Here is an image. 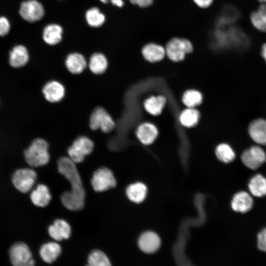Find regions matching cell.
I'll use <instances>...</instances> for the list:
<instances>
[{
	"mask_svg": "<svg viewBox=\"0 0 266 266\" xmlns=\"http://www.w3.org/2000/svg\"><path fill=\"white\" fill-rule=\"evenodd\" d=\"M91 184L96 192H103L115 187L116 181L112 172L108 168L102 167L94 172Z\"/></svg>",
	"mask_w": 266,
	"mask_h": 266,
	"instance_id": "8",
	"label": "cell"
},
{
	"mask_svg": "<svg viewBox=\"0 0 266 266\" xmlns=\"http://www.w3.org/2000/svg\"><path fill=\"white\" fill-rule=\"evenodd\" d=\"M89 125L93 130L100 129L104 133L111 132L115 127V123L108 112L102 107H97L92 112Z\"/></svg>",
	"mask_w": 266,
	"mask_h": 266,
	"instance_id": "6",
	"label": "cell"
},
{
	"mask_svg": "<svg viewBox=\"0 0 266 266\" xmlns=\"http://www.w3.org/2000/svg\"><path fill=\"white\" fill-rule=\"evenodd\" d=\"M158 133L156 127L149 123L139 125L136 132V136L139 140L146 145L152 143L156 138Z\"/></svg>",
	"mask_w": 266,
	"mask_h": 266,
	"instance_id": "20",
	"label": "cell"
},
{
	"mask_svg": "<svg viewBox=\"0 0 266 266\" xmlns=\"http://www.w3.org/2000/svg\"><path fill=\"white\" fill-rule=\"evenodd\" d=\"M50 236L57 241L67 239L71 233V228L68 223L64 220L57 219L48 228Z\"/></svg>",
	"mask_w": 266,
	"mask_h": 266,
	"instance_id": "16",
	"label": "cell"
},
{
	"mask_svg": "<svg viewBox=\"0 0 266 266\" xmlns=\"http://www.w3.org/2000/svg\"><path fill=\"white\" fill-rule=\"evenodd\" d=\"M29 60L28 51L23 45H17L10 52L9 63L14 68H20L25 66Z\"/></svg>",
	"mask_w": 266,
	"mask_h": 266,
	"instance_id": "18",
	"label": "cell"
},
{
	"mask_svg": "<svg viewBox=\"0 0 266 266\" xmlns=\"http://www.w3.org/2000/svg\"><path fill=\"white\" fill-rule=\"evenodd\" d=\"M10 261L14 266H32L34 265L32 252L28 246L23 242L13 244L9 250Z\"/></svg>",
	"mask_w": 266,
	"mask_h": 266,
	"instance_id": "5",
	"label": "cell"
},
{
	"mask_svg": "<svg viewBox=\"0 0 266 266\" xmlns=\"http://www.w3.org/2000/svg\"><path fill=\"white\" fill-rule=\"evenodd\" d=\"M10 28L8 19L4 17H0V36L7 34Z\"/></svg>",
	"mask_w": 266,
	"mask_h": 266,
	"instance_id": "34",
	"label": "cell"
},
{
	"mask_svg": "<svg viewBox=\"0 0 266 266\" xmlns=\"http://www.w3.org/2000/svg\"><path fill=\"white\" fill-rule=\"evenodd\" d=\"M257 246L260 250L266 252V228L257 235Z\"/></svg>",
	"mask_w": 266,
	"mask_h": 266,
	"instance_id": "33",
	"label": "cell"
},
{
	"mask_svg": "<svg viewBox=\"0 0 266 266\" xmlns=\"http://www.w3.org/2000/svg\"><path fill=\"white\" fill-rule=\"evenodd\" d=\"M147 193V188L142 183H136L129 186L126 189V194L131 201L140 203L145 199Z\"/></svg>",
	"mask_w": 266,
	"mask_h": 266,
	"instance_id": "27",
	"label": "cell"
},
{
	"mask_svg": "<svg viewBox=\"0 0 266 266\" xmlns=\"http://www.w3.org/2000/svg\"><path fill=\"white\" fill-rule=\"evenodd\" d=\"M37 178L35 171L30 168L17 169L11 177L14 187L23 193L29 192L33 188Z\"/></svg>",
	"mask_w": 266,
	"mask_h": 266,
	"instance_id": "7",
	"label": "cell"
},
{
	"mask_svg": "<svg viewBox=\"0 0 266 266\" xmlns=\"http://www.w3.org/2000/svg\"><path fill=\"white\" fill-rule=\"evenodd\" d=\"M19 13L23 19L31 23L40 20L45 14L42 4L36 0L23 1L20 7Z\"/></svg>",
	"mask_w": 266,
	"mask_h": 266,
	"instance_id": "9",
	"label": "cell"
},
{
	"mask_svg": "<svg viewBox=\"0 0 266 266\" xmlns=\"http://www.w3.org/2000/svg\"><path fill=\"white\" fill-rule=\"evenodd\" d=\"M74 163L68 157L63 156L57 162L58 170L70 183L71 189L61 197L62 202L67 209L72 211L82 209L85 203V191Z\"/></svg>",
	"mask_w": 266,
	"mask_h": 266,
	"instance_id": "1",
	"label": "cell"
},
{
	"mask_svg": "<svg viewBox=\"0 0 266 266\" xmlns=\"http://www.w3.org/2000/svg\"><path fill=\"white\" fill-rule=\"evenodd\" d=\"M160 243L158 235L152 232H146L142 233L138 242L140 249L147 253L156 252L159 249Z\"/></svg>",
	"mask_w": 266,
	"mask_h": 266,
	"instance_id": "14",
	"label": "cell"
},
{
	"mask_svg": "<svg viewBox=\"0 0 266 266\" xmlns=\"http://www.w3.org/2000/svg\"><path fill=\"white\" fill-rule=\"evenodd\" d=\"M130 1L132 4L141 8H146L151 5L154 0H130Z\"/></svg>",
	"mask_w": 266,
	"mask_h": 266,
	"instance_id": "35",
	"label": "cell"
},
{
	"mask_svg": "<svg viewBox=\"0 0 266 266\" xmlns=\"http://www.w3.org/2000/svg\"><path fill=\"white\" fill-rule=\"evenodd\" d=\"M197 5L202 8H206L210 6L213 0H193Z\"/></svg>",
	"mask_w": 266,
	"mask_h": 266,
	"instance_id": "36",
	"label": "cell"
},
{
	"mask_svg": "<svg viewBox=\"0 0 266 266\" xmlns=\"http://www.w3.org/2000/svg\"><path fill=\"white\" fill-rule=\"evenodd\" d=\"M109 2L119 7H122L124 4L123 0H109Z\"/></svg>",
	"mask_w": 266,
	"mask_h": 266,
	"instance_id": "37",
	"label": "cell"
},
{
	"mask_svg": "<svg viewBox=\"0 0 266 266\" xmlns=\"http://www.w3.org/2000/svg\"><path fill=\"white\" fill-rule=\"evenodd\" d=\"M250 20L256 29L266 32V3H262L258 10L251 13Z\"/></svg>",
	"mask_w": 266,
	"mask_h": 266,
	"instance_id": "26",
	"label": "cell"
},
{
	"mask_svg": "<svg viewBox=\"0 0 266 266\" xmlns=\"http://www.w3.org/2000/svg\"><path fill=\"white\" fill-rule=\"evenodd\" d=\"M248 132L256 143L266 145V120L258 119L253 121L249 126Z\"/></svg>",
	"mask_w": 266,
	"mask_h": 266,
	"instance_id": "13",
	"label": "cell"
},
{
	"mask_svg": "<svg viewBox=\"0 0 266 266\" xmlns=\"http://www.w3.org/2000/svg\"><path fill=\"white\" fill-rule=\"evenodd\" d=\"M261 3H266V0H259Z\"/></svg>",
	"mask_w": 266,
	"mask_h": 266,
	"instance_id": "40",
	"label": "cell"
},
{
	"mask_svg": "<svg viewBox=\"0 0 266 266\" xmlns=\"http://www.w3.org/2000/svg\"><path fill=\"white\" fill-rule=\"evenodd\" d=\"M88 265L92 266H109L110 262L106 255L101 251L95 250L89 255Z\"/></svg>",
	"mask_w": 266,
	"mask_h": 266,
	"instance_id": "32",
	"label": "cell"
},
{
	"mask_svg": "<svg viewBox=\"0 0 266 266\" xmlns=\"http://www.w3.org/2000/svg\"><path fill=\"white\" fill-rule=\"evenodd\" d=\"M87 64L85 58L79 53H71L67 56L65 60L66 69L74 74L82 73L86 68Z\"/></svg>",
	"mask_w": 266,
	"mask_h": 266,
	"instance_id": "17",
	"label": "cell"
},
{
	"mask_svg": "<svg viewBox=\"0 0 266 266\" xmlns=\"http://www.w3.org/2000/svg\"><path fill=\"white\" fill-rule=\"evenodd\" d=\"M85 19L90 26L97 28L104 24L105 17L98 8L93 7L89 8L86 12Z\"/></svg>",
	"mask_w": 266,
	"mask_h": 266,
	"instance_id": "28",
	"label": "cell"
},
{
	"mask_svg": "<svg viewBox=\"0 0 266 266\" xmlns=\"http://www.w3.org/2000/svg\"><path fill=\"white\" fill-rule=\"evenodd\" d=\"M61 253V247L56 242H48L42 245L39 250L41 259L46 263L50 264L55 261Z\"/></svg>",
	"mask_w": 266,
	"mask_h": 266,
	"instance_id": "22",
	"label": "cell"
},
{
	"mask_svg": "<svg viewBox=\"0 0 266 266\" xmlns=\"http://www.w3.org/2000/svg\"><path fill=\"white\" fill-rule=\"evenodd\" d=\"M194 49L192 42L188 39L181 37H173L166 43L165 50L167 57L172 61L178 62L183 61L187 54Z\"/></svg>",
	"mask_w": 266,
	"mask_h": 266,
	"instance_id": "3",
	"label": "cell"
},
{
	"mask_svg": "<svg viewBox=\"0 0 266 266\" xmlns=\"http://www.w3.org/2000/svg\"><path fill=\"white\" fill-rule=\"evenodd\" d=\"M30 198L35 206L45 207L50 202L51 196L48 188L44 184H39L31 193Z\"/></svg>",
	"mask_w": 266,
	"mask_h": 266,
	"instance_id": "21",
	"label": "cell"
},
{
	"mask_svg": "<svg viewBox=\"0 0 266 266\" xmlns=\"http://www.w3.org/2000/svg\"><path fill=\"white\" fill-rule=\"evenodd\" d=\"M166 101V99L164 96H152L144 101V108L151 115H158L162 112Z\"/></svg>",
	"mask_w": 266,
	"mask_h": 266,
	"instance_id": "25",
	"label": "cell"
},
{
	"mask_svg": "<svg viewBox=\"0 0 266 266\" xmlns=\"http://www.w3.org/2000/svg\"><path fill=\"white\" fill-rule=\"evenodd\" d=\"M241 160L247 167L256 170L266 162V153L260 146H253L242 153Z\"/></svg>",
	"mask_w": 266,
	"mask_h": 266,
	"instance_id": "10",
	"label": "cell"
},
{
	"mask_svg": "<svg viewBox=\"0 0 266 266\" xmlns=\"http://www.w3.org/2000/svg\"><path fill=\"white\" fill-rule=\"evenodd\" d=\"M253 202V200L250 194L245 191H240L233 196L231 207L235 212L245 213L252 208Z\"/></svg>",
	"mask_w": 266,
	"mask_h": 266,
	"instance_id": "12",
	"label": "cell"
},
{
	"mask_svg": "<svg viewBox=\"0 0 266 266\" xmlns=\"http://www.w3.org/2000/svg\"><path fill=\"white\" fill-rule=\"evenodd\" d=\"M215 154L220 161L226 164L233 162L235 158L234 151L226 143L218 145L216 148Z\"/></svg>",
	"mask_w": 266,
	"mask_h": 266,
	"instance_id": "30",
	"label": "cell"
},
{
	"mask_svg": "<svg viewBox=\"0 0 266 266\" xmlns=\"http://www.w3.org/2000/svg\"><path fill=\"white\" fill-rule=\"evenodd\" d=\"M42 92L46 100L51 103H57L65 97V88L60 82L51 80L44 85Z\"/></svg>",
	"mask_w": 266,
	"mask_h": 266,
	"instance_id": "11",
	"label": "cell"
},
{
	"mask_svg": "<svg viewBox=\"0 0 266 266\" xmlns=\"http://www.w3.org/2000/svg\"><path fill=\"white\" fill-rule=\"evenodd\" d=\"M88 65L92 73L99 75L104 73L107 69L108 61L104 54L95 53L90 57Z\"/></svg>",
	"mask_w": 266,
	"mask_h": 266,
	"instance_id": "23",
	"label": "cell"
},
{
	"mask_svg": "<svg viewBox=\"0 0 266 266\" xmlns=\"http://www.w3.org/2000/svg\"><path fill=\"white\" fill-rule=\"evenodd\" d=\"M262 55L266 61V43L263 45L262 47Z\"/></svg>",
	"mask_w": 266,
	"mask_h": 266,
	"instance_id": "38",
	"label": "cell"
},
{
	"mask_svg": "<svg viewBox=\"0 0 266 266\" xmlns=\"http://www.w3.org/2000/svg\"><path fill=\"white\" fill-rule=\"evenodd\" d=\"M199 118L200 113L197 109L188 107L181 113L179 120L183 126L190 128L197 124Z\"/></svg>",
	"mask_w": 266,
	"mask_h": 266,
	"instance_id": "29",
	"label": "cell"
},
{
	"mask_svg": "<svg viewBox=\"0 0 266 266\" xmlns=\"http://www.w3.org/2000/svg\"><path fill=\"white\" fill-rule=\"evenodd\" d=\"M100 1L104 3H107L109 2V0H100Z\"/></svg>",
	"mask_w": 266,
	"mask_h": 266,
	"instance_id": "39",
	"label": "cell"
},
{
	"mask_svg": "<svg viewBox=\"0 0 266 266\" xmlns=\"http://www.w3.org/2000/svg\"><path fill=\"white\" fill-rule=\"evenodd\" d=\"M94 147V142L89 137L78 136L67 149L68 157L75 163H81L86 156L92 152Z\"/></svg>",
	"mask_w": 266,
	"mask_h": 266,
	"instance_id": "4",
	"label": "cell"
},
{
	"mask_svg": "<svg viewBox=\"0 0 266 266\" xmlns=\"http://www.w3.org/2000/svg\"><path fill=\"white\" fill-rule=\"evenodd\" d=\"M182 101L188 107L194 108L201 103L202 96L200 92L195 90H190L183 94Z\"/></svg>",
	"mask_w": 266,
	"mask_h": 266,
	"instance_id": "31",
	"label": "cell"
},
{
	"mask_svg": "<svg viewBox=\"0 0 266 266\" xmlns=\"http://www.w3.org/2000/svg\"><path fill=\"white\" fill-rule=\"evenodd\" d=\"M63 30L62 27L57 24H50L46 25L42 32V38L44 42L50 45L58 44L62 39Z\"/></svg>",
	"mask_w": 266,
	"mask_h": 266,
	"instance_id": "19",
	"label": "cell"
},
{
	"mask_svg": "<svg viewBox=\"0 0 266 266\" xmlns=\"http://www.w3.org/2000/svg\"><path fill=\"white\" fill-rule=\"evenodd\" d=\"M248 189L251 194L256 197L266 195V178L260 174L253 176L248 183Z\"/></svg>",
	"mask_w": 266,
	"mask_h": 266,
	"instance_id": "24",
	"label": "cell"
},
{
	"mask_svg": "<svg viewBox=\"0 0 266 266\" xmlns=\"http://www.w3.org/2000/svg\"><path fill=\"white\" fill-rule=\"evenodd\" d=\"M141 53L144 58L151 63H156L162 60L166 55L165 47L152 42L146 44L143 46Z\"/></svg>",
	"mask_w": 266,
	"mask_h": 266,
	"instance_id": "15",
	"label": "cell"
},
{
	"mask_svg": "<svg viewBox=\"0 0 266 266\" xmlns=\"http://www.w3.org/2000/svg\"><path fill=\"white\" fill-rule=\"evenodd\" d=\"M48 148V143L45 140L40 138L34 139L24 152L26 162L32 167L46 165L50 160Z\"/></svg>",
	"mask_w": 266,
	"mask_h": 266,
	"instance_id": "2",
	"label": "cell"
}]
</instances>
